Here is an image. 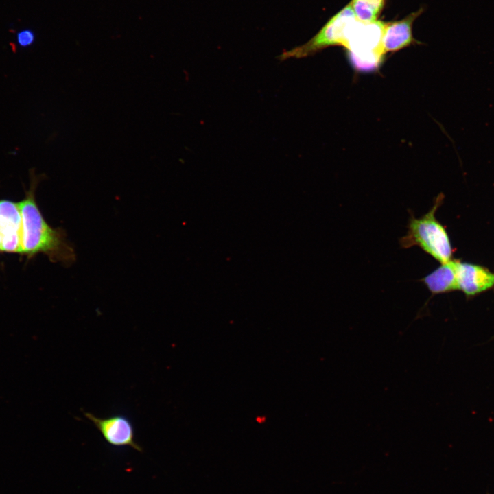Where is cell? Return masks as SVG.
I'll list each match as a JSON object with an SVG mask.
<instances>
[{
    "label": "cell",
    "mask_w": 494,
    "mask_h": 494,
    "mask_svg": "<svg viewBox=\"0 0 494 494\" xmlns=\"http://www.w3.org/2000/svg\"><path fill=\"white\" fill-rule=\"evenodd\" d=\"M43 175H36L30 170V184L24 198L19 202L22 216V239L21 255L30 259L38 254L48 257L52 262L64 266L75 260V250L67 239L62 228L51 227L44 218L36 200L35 192Z\"/></svg>",
    "instance_id": "cell-1"
},
{
    "label": "cell",
    "mask_w": 494,
    "mask_h": 494,
    "mask_svg": "<svg viewBox=\"0 0 494 494\" xmlns=\"http://www.w3.org/2000/svg\"><path fill=\"white\" fill-rule=\"evenodd\" d=\"M442 200L443 197L438 196L430 211L421 217L410 214L407 233L399 241L402 248L419 246L441 264L451 261L452 255L448 234L435 216Z\"/></svg>",
    "instance_id": "cell-2"
},
{
    "label": "cell",
    "mask_w": 494,
    "mask_h": 494,
    "mask_svg": "<svg viewBox=\"0 0 494 494\" xmlns=\"http://www.w3.org/2000/svg\"><path fill=\"white\" fill-rule=\"evenodd\" d=\"M386 24L377 20L370 23L357 20L350 28L344 47L356 71L370 72L379 69L386 55L382 48Z\"/></svg>",
    "instance_id": "cell-3"
},
{
    "label": "cell",
    "mask_w": 494,
    "mask_h": 494,
    "mask_svg": "<svg viewBox=\"0 0 494 494\" xmlns=\"http://www.w3.org/2000/svg\"><path fill=\"white\" fill-rule=\"evenodd\" d=\"M357 20L350 3L333 16L309 41L283 51L278 58L281 61L289 58H301L312 56L327 47H344L348 32Z\"/></svg>",
    "instance_id": "cell-4"
},
{
    "label": "cell",
    "mask_w": 494,
    "mask_h": 494,
    "mask_svg": "<svg viewBox=\"0 0 494 494\" xmlns=\"http://www.w3.org/2000/svg\"><path fill=\"white\" fill-rule=\"evenodd\" d=\"M84 414L109 445L118 447H130L139 452L143 451L135 441L133 424L126 415L116 414L100 418L90 412H84Z\"/></svg>",
    "instance_id": "cell-5"
},
{
    "label": "cell",
    "mask_w": 494,
    "mask_h": 494,
    "mask_svg": "<svg viewBox=\"0 0 494 494\" xmlns=\"http://www.w3.org/2000/svg\"><path fill=\"white\" fill-rule=\"evenodd\" d=\"M0 237L2 252L21 254L22 216L19 202L0 200Z\"/></svg>",
    "instance_id": "cell-6"
},
{
    "label": "cell",
    "mask_w": 494,
    "mask_h": 494,
    "mask_svg": "<svg viewBox=\"0 0 494 494\" xmlns=\"http://www.w3.org/2000/svg\"><path fill=\"white\" fill-rule=\"evenodd\" d=\"M456 270L459 290L468 296L494 286V273L485 268L456 260Z\"/></svg>",
    "instance_id": "cell-7"
},
{
    "label": "cell",
    "mask_w": 494,
    "mask_h": 494,
    "mask_svg": "<svg viewBox=\"0 0 494 494\" xmlns=\"http://www.w3.org/2000/svg\"><path fill=\"white\" fill-rule=\"evenodd\" d=\"M422 10L411 14L404 19L386 23L382 38L384 54L400 50L414 42L412 33V25Z\"/></svg>",
    "instance_id": "cell-8"
},
{
    "label": "cell",
    "mask_w": 494,
    "mask_h": 494,
    "mask_svg": "<svg viewBox=\"0 0 494 494\" xmlns=\"http://www.w3.org/2000/svg\"><path fill=\"white\" fill-rule=\"evenodd\" d=\"M421 281L432 294H441L459 290L456 260L442 263L440 266L423 278Z\"/></svg>",
    "instance_id": "cell-9"
},
{
    "label": "cell",
    "mask_w": 494,
    "mask_h": 494,
    "mask_svg": "<svg viewBox=\"0 0 494 494\" xmlns=\"http://www.w3.org/2000/svg\"><path fill=\"white\" fill-rule=\"evenodd\" d=\"M385 0H353L351 7L357 19L363 23L377 21Z\"/></svg>",
    "instance_id": "cell-10"
},
{
    "label": "cell",
    "mask_w": 494,
    "mask_h": 494,
    "mask_svg": "<svg viewBox=\"0 0 494 494\" xmlns=\"http://www.w3.org/2000/svg\"><path fill=\"white\" fill-rule=\"evenodd\" d=\"M16 43L21 47H27L32 45L35 40L34 33L29 30H21L16 34Z\"/></svg>",
    "instance_id": "cell-11"
},
{
    "label": "cell",
    "mask_w": 494,
    "mask_h": 494,
    "mask_svg": "<svg viewBox=\"0 0 494 494\" xmlns=\"http://www.w3.org/2000/svg\"><path fill=\"white\" fill-rule=\"evenodd\" d=\"M1 252H2V248H1V237H0V253Z\"/></svg>",
    "instance_id": "cell-12"
}]
</instances>
